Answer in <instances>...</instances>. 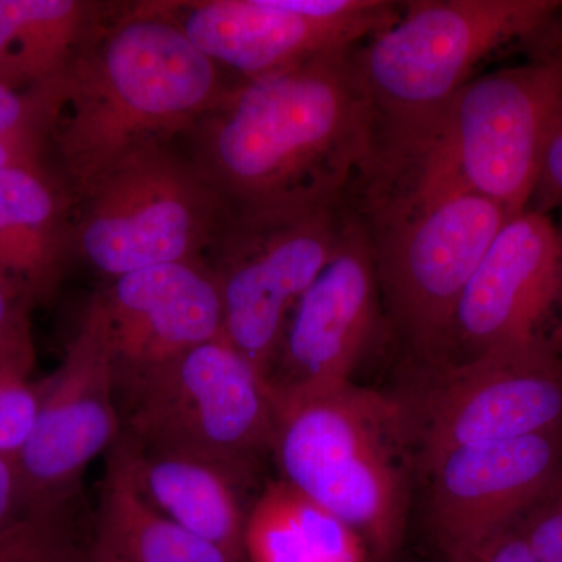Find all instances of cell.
Here are the masks:
<instances>
[{
	"mask_svg": "<svg viewBox=\"0 0 562 562\" xmlns=\"http://www.w3.org/2000/svg\"><path fill=\"white\" fill-rule=\"evenodd\" d=\"M122 435L147 452L217 465L244 486L271 454L276 406L265 379L225 336L151 372L117 401Z\"/></svg>",
	"mask_w": 562,
	"mask_h": 562,
	"instance_id": "obj_6",
	"label": "cell"
},
{
	"mask_svg": "<svg viewBox=\"0 0 562 562\" xmlns=\"http://www.w3.org/2000/svg\"><path fill=\"white\" fill-rule=\"evenodd\" d=\"M63 509L32 512L3 528L0 562H79L81 554L70 546Z\"/></svg>",
	"mask_w": 562,
	"mask_h": 562,
	"instance_id": "obj_23",
	"label": "cell"
},
{
	"mask_svg": "<svg viewBox=\"0 0 562 562\" xmlns=\"http://www.w3.org/2000/svg\"><path fill=\"white\" fill-rule=\"evenodd\" d=\"M244 550L247 562H371L353 528L281 479L247 513Z\"/></svg>",
	"mask_w": 562,
	"mask_h": 562,
	"instance_id": "obj_20",
	"label": "cell"
},
{
	"mask_svg": "<svg viewBox=\"0 0 562 562\" xmlns=\"http://www.w3.org/2000/svg\"><path fill=\"white\" fill-rule=\"evenodd\" d=\"M102 10L81 0H0V83L35 90L60 79Z\"/></svg>",
	"mask_w": 562,
	"mask_h": 562,
	"instance_id": "obj_21",
	"label": "cell"
},
{
	"mask_svg": "<svg viewBox=\"0 0 562 562\" xmlns=\"http://www.w3.org/2000/svg\"><path fill=\"white\" fill-rule=\"evenodd\" d=\"M560 281L557 221L532 210L513 216L462 291L443 362L549 339Z\"/></svg>",
	"mask_w": 562,
	"mask_h": 562,
	"instance_id": "obj_14",
	"label": "cell"
},
{
	"mask_svg": "<svg viewBox=\"0 0 562 562\" xmlns=\"http://www.w3.org/2000/svg\"><path fill=\"white\" fill-rule=\"evenodd\" d=\"M342 205L297 213L235 216L206 251L224 313V336L265 379L302 295L328 265Z\"/></svg>",
	"mask_w": 562,
	"mask_h": 562,
	"instance_id": "obj_9",
	"label": "cell"
},
{
	"mask_svg": "<svg viewBox=\"0 0 562 562\" xmlns=\"http://www.w3.org/2000/svg\"><path fill=\"white\" fill-rule=\"evenodd\" d=\"M272 458L281 480L353 528L371 562L405 541L419 471L408 405L353 382L277 412Z\"/></svg>",
	"mask_w": 562,
	"mask_h": 562,
	"instance_id": "obj_4",
	"label": "cell"
},
{
	"mask_svg": "<svg viewBox=\"0 0 562 562\" xmlns=\"http://www.w3.org/2000/svg\"><path fill=\"white\" fill-rule=\"evenodd\" d=\"M195 49L236 79L358 46L397 21L384 0H165Z\"/></svg>",
	"mask_w": 562,
	"mask_h": 562,
	"instance_id": "obj_11",
	"label": "cell"
},
{
	"mask_svg": "<svg viewBox=\"0 0 562 562\" xmlns=\"http://www.w3.org/2000/svg\"><path fill=\"white\" fill-rule=\"evenodd\" d=\"M33 339L0 346V454L16 460L31 438L40 412L41 383Z\"/></svg>",
	"mask_w": 562,
	"mask_h": 562,
	"instance_id": "obj_22",
	"label": "cell"
},
{
	"mask_svg": "<svg viewBox=\"0 0 562 562\" xmlns=\"http://www.w3.org/2000/svg\"><path fill=\"white\" fill-rule=\"evenodd\" d=\"M228 209L171 146L128 155L74 201L70 243L111 280L169 262L205 260Z\"/></svg>",
	"mask_w": 562,
	"mask_h": 562,
	"instance_id": "obj_7",
	"label": "cell"
},
{
	"mask_svg": "<svg viewBox=\"0 0 562 562\" xmlns=\"http://www.w3.org/2000/svg\"><path fill=\"white\" fill-rule=\"evenodd\" d=\"M72 209L46 165L0 171V276L32 303L50 294L72 255Z\"/></svg>",
	"mask_w": 562,
	"mask_h": 562,
	"instance_id": "obj_17",
	"label": "cell"
},
{
	"mask_svg": "<svg viewBox=\"0 0 562 562\" xmlns=\"http://www.w3.org/2000/svg\"><path fill=\"white\" fill-rule=\"evenodd\" d=\"M90 305L105 331L117 401L151 372L224 336L220 290L205 260L117 277Z\"/></svg>",
	"mask_w": 562,
	"mask_h": 562,
	"instance_id": "obj_15",
	"label": "cell"
},
{
	"mask_svg": "<svg viewBox=\"0 0 562 562\" xmlns=\"http://www.w3.org/2000/svg\"><path fill=\"white\" fill-rule=\"evenodd\" d=\"M443 554L447 562H541L514 527Z\"/></svg>",
	"mask_w": 562,
	"mask_h": 562,
	"instance_id": "obj_27",
	"label": "cell"
},
{
	"mask_svg": "<svg viewBox=\"0 0 562 562\" xmlns=\"http://www.w3.org/2000/svg\"><path fill=\"white\" fill-rule=\"evenodd\" d=\"M562 471V430L473 443L425 462L428 514L442 552L512 528Z\"/></svg>",
	"mask_w": 562,
	"mask_h": 562,
	"instance_id": "obj_16",
	"label": "cell"
},
{
	"mask_svg": "<svg viewBox=\"0 0 562 562\" xmlns=\"http://www.w3.org/2000/svg\"><path fill=\"white\" fill-rule=\"evenodd\" d=\"M344 205L371 250L386 327L422 368L441 364L462 291L512 214L465 183L428 122L376 128Z\"/></svg>",
	"mask_w": 562,
	"mask_h": 562,
	"instance_id": "obj_2",
	"label": "cell"
},
{
	"mask_svg": "<svg viewBox=\"0 0 562 562\" xmlns=\"http://www.w3.org/2000/svg\"><path fill=\"white\" fill-rule=\"evenodd\" d=\"M79 562H122L120 558L114 557L113 553L106 549L105 546H102L101 542L95 541L91 543L90 549L87 550V553L81 554Z\"/></svg>",
	"mask_w": 562,
	"mask_h": 562,
	"instance_id": "obj_32",
	"label": "cell"
},
{
	"mask_svg": "<svg viewBox=\"0 0 562 562\" xmlns=\"http://www.w3.org/2000/svg\"><path fill=\"white\" fill-rule=\"evenodd\" d=\"M527 55L520 65L473 77L427 121L465 183L512 216L530 205L562 101V21Z\"/></svg>",
	"mask_w": 562,
	"mask_h": 562,
	"instance_id": "obj_8",
	"label": "cell"
},
{
	"mask_svg": "<svg viewBox=\"0 0 562 562\" xmlns=\"http://www.w3.org/2000/svg\"><path fill=\"white\" fill-rule=\"evenodd\" d=\"M527 210L549 216L562 210V101L543 140L538 179Z\"/></svg>",
	"mask_w": 562,
	"mask_h": 562,
	"instance_id": "obj_26",
	"label": "cell"
},
{
	"mask_svg": "<svg viewBox=\"0 0 562 562\" xmlns=\"http://www.w3.org/2000/svg\"><path fill=\"white\" fill-rule=\"evenodd\" d=\"M95 541L122 562H238L143 497L121 435L106 452Z\"/></svg>",
	"mask_w": 562,
	"mask_h": 562,
	"instance_id": "obj_19",
	"label": "cell"
},
{
	"mask_svg": "<svg viewBox=\"0 0 562 562\" xmlns=\"http://www.w3.org/2000/svg\"><path fill=\"white\" fill-rule=\"evenodd\" d=\"M425 369L430 387L406 403L419 471L460 447L562 430V357L549 339Z\"/></svg>",
	"mask_w": 562,
	"mask_h": 562,
	"instance_id": "obj_10",
	"label": "cell"
},
{
	"mask_svg": "<svg viewBox=\"0 0 562 562\" xmlns=\"http://www.w3.org/2000/svg\"><path fill=\"white\" fill-rule=\"evenodd\" d=\"M52 121L50 87L14 90L0 83V138L40 135L49 140Z\"/></svg>",
	"mask_w": 562,
	"mask_h": 562,
	"instance_id": "obj_25",
	"label": "cell"
},
{
	"mask_svg": "<svg viewBox=\"0 0 562 562\" xmlns=\"http://www.w3.org/2000/svg\"><path fill=\"white\" fill-rule=\"evenodd\" d=\"M133 480L143 497L173 522L220 547L233 560L247 562L244 550L247 513L244 484L217 465L181 457L147 452L121 431Z\"/></svg>",
	"mask_w": 562,
	"mask_h": 562,
	"instance_id": "obj_18",
	"label": "cell"
},
{
	"mask_svg": "<svg viewBox=\"0 0 562 562\" xmlns=\"http://www.w3.org/2000/svg\"><path fill=\"white\" fill-rule=\"evenodd\" d=\"M560 221L557 222L558 238H560L561 255V281L560 295H558L557 316H554L553 327L550 330L549 341L552 344L558 353L562 357V210L560 211Z\"/></svg>",
	"mask_w": 562,
	"mask_h": 562,
	"instance_id": "obj_31",
	"label": "cell"
},
{
	"mask_svg": "<svg viewBox=\"0 0 562 562\" xmlns=\"http://www.w3.org/2000/svg\"><path fill=\"white\" fill-rule=\"evenodd\" d=\"M382 327L371 250L360 222L344 205L335 254L295 305L266 376L276 413L351 383Z\"/></svg>",
	"mask_w": 562,
	"mask_h": 562,
	"instance_id": "obj_12",
	"label": "cell"
},
{
	"mask_svg": "<svg viewBox=\"0 0 562 562\" xmlns=\"http://www.w3.org/2000/svg\"><path fill=\"white\" fill-rule=\"evenodd\" d=\"M32 302L0 276V346L32 338L29 310Z\"/></svg>",
	"mask_w": 562,
	"mask_h": 562,
	"instance_id": "obj_28",
	"label": "cell"
},
{
	"mask_svg": "<svg viewBox=\"0 0 562 562\" xmlns=\"http://www.w3.org/2000/svg\"><path fill=\"white\" fill-rule=\"evenodd\" d=\"M228 74L195 49L165 0L103 7L50 83L49 147L74 201L128 155L184 138L241 80Z\"/></svg>",
	"mask_w": 562,
	"mask_h": 562,
	"instance_id": "obj_3",
	"label": "cell"
},
{
	"mask_svg": "<svg viewBox=\"0 0 562 562\" xmlns=\"http://www.w3.org/2000/svg\"><path fill=\"white\" fill-rule=\"evenodd\" d=\"M32 512L16 460L0 454V531Z\"/></svg>",
	"mask_w": 562,
	"mask_h": 562,
	"instance_id": "obj_29",
	"label": "cell"
},
{
	"mask_svg": "<svg viewBox=\"0 0 562 562\" xmlns=\"http://www.w3.org/2000/svg\"><path fill=\"white\" fill-rule=\"evenodd\" d=\"M355 47L238 80L184 138L187 158L235 216L342 205L376 116Z\"/></svg>",
	"mask_w": 562,
	"mask_h": 562,
	"instance_id": "obj_1",
	"label": "cell"
},
{
	"mask_svg": "<svg viewBox=\"0 0 562 562\" xmlns=\"http://www.w3.org/2000/svg\"><path fill=\"white\" fill-rule=\"evenodd\" d=\"M541 562H562V471L513 525Z\"/></svg>",
	"mask_w": 562,
	"mask_h": 562,
	"instance_id": "obj_24",
	"label": "cell"
},
{
	"mask_svg": "<svg viewBox=\"0 0 562 562\" xmlns=\"http://www.w3.org/2000/svg\"><path fill=\"white\" fill-rule=\"evenodd\" d=\"M49 140L40 135L0 138V171L21 166H43Z\"/></svg>",
	"mask_w": 562,
	"mask_h": 562,
	"instance_id": "obj_30",
	"label": "cell"
},
{
	"mask_svg": "<svg viewBox=\"0 0 562 562\" xmlns=\"http://www.w3.org/2000/svg\"><path fill=\"white\" fill-rule=\"evenodd\" d=\"M121 431L109 344L88 303L60 368L41 383L35 427L16 458L33 512L65 508L85 469Z\"/></svg>",
	"mask_w": 562,
	"mask_h": 562,
	"instance_id": "obj_13",
	"label": "cell"
},
{
	"mask_svg": "<svg viewBox=\"0 0 562 562\" xmlns=\"http://www.w3.org/2000/svg\"><path fill=\"white\" fill-rule=\"evenodd\" d=\"M562 0H413L355 47L380 128L424 124L508 47L531 49L560 24Z\"/></svg>",
	"mask_w": 562,
	"mask_h": 562,
	"instance_id": "obj_5",
	"label": "cell"
}]
</instances>
